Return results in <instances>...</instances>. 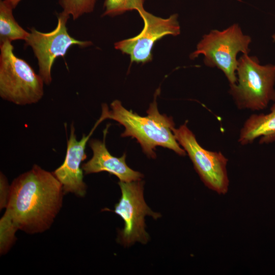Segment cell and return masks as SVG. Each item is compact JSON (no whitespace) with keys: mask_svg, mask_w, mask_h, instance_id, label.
<instances>
[{"mask_svg":"<svg viewBox=\"0 0 275 275\" xmlns=\"http://www.w3.org/2000/svg\"><path fill=\"white\" fill-rule=\"evenodd\" d=\"M64 195L62 185L53 172L35 164L12 182L2 217L16 230L29 234L43 232L59 212Z\"/></svg>","mask_w":275,"mask_h":275,"instance_id":"6da1fadb","label":"cell"},{"mask_svg":"<svg viewBox=\"0 0 275 275\" xmlns=\"http://www.w3.org/2000/svg\"><path fill=\"white\" fill-rule=\"evenodd\" d=\"M159 93L158 88L147 111V116H141L127 110L120 101L115 100L111 103V110L107 111V119L122 125L125 130L121 134V137L136 139L144 153L149 158H156L155 150L157 146L171 149L179 155L184 156L186 152L180 147L172 131L175 127L173 118L160 114L158 110L156 99Z\"/></svg>","mask_w":275,"mask_h":275,"instance_id":"7a4b0ae2","label":"cell"},{"mask_svg":"<svg viewBox=\"0 0 275 275\" xmlns=\"http://www.w3.org/2000/svg\"><path fill=\"white\" fill-rule=\"evenodd\" d=\"M238 62L237 81L229 90L238 108L259 111L275 102V65H261L256 57L248 54Z\"/></svg>","mask_w":275,"mask_h":275,"instance_id":"3957f363","label":"cell"},{"mask_svg":"<svg viewBox=\"0 0 275 275\" xmlns=\"http://www.w3.org/2000/svg\"><path fill=\"white\" fill-rule=\"evenodd\" d=\"M13 50L11 42L0 43V96L16 105L36 103L44 95L43 80Z\"/></svg>","mask_w":275,"mask_h":275,"instance_id":"277c9868","label":"cell"},{"mask_svg":"<svg viewBox=\"0 0 275 275\" xmlns=\"http://www.w3.org/2000/svg\"><path fill=\"white\" fill-rule=\"evenodd\" d=\"M251 42L250 37L244 35L235 23L224 30H212L204 35L190 58L194 59L203 54L206 65L217 67L224 73L230 85L235 84L237 81L235 74L238 64L237 54L239 52L248 54Z\"/></svg>","mask_w":275,"mask_h":275,"instance_id":"5b68a950","label":"cell"},{"mask_svg":"<svg viewBox=\"0 0 275 275\" xmlns=\"http://www.w3.org/2000/svg\"><path fill=\"white\" fill-rule=\"evenodd\" d=\"M121 197L115 206L114 212L124 222V227L118 237V241L124 246L135 242L146 244L149 235L145 230V217L150 216L157 219L159 213L153 211L146 204L143 195L144 182L141 180L118 183Z\"/></svg>","mask_w":275,"mask_h":275,"instance_id":"8992f818","label":"cell"},{"mask_svg":"<svg viewBox=\"0 0 275 275\" xmlns=\"http://www.w3.org/2000/svg\"><path fill=\"white\" fill-rule=\"evenodd\" d=\"M174 136L191 160L195 169L206 187L219 195L228 191V159L221 152L207 150L197 141L186 122L172 129Z\"/></svg>","mask_w":275,"mask_h":275,"instance_id":"52a82bcc","label":"cell"},{"mask_svg":"<svg viewBox=\"0 0 275 275\" xmlns=\"http://www.w3.org/2000/svg\"><path fill=\"white\" fill-rule=\"evenodd\" d=\"M70 15L62 11L58 14L56 28L48 33H43L32 28L24 40L30 46L37 59L39 74L46 85L52 81L51 68L56 59L64 57L68 49L76 45L85 47L92 45L89 41H80L71 37L68 32L67 22Z\"/></svg>","mask_w":275,"mask_h":275,"instance_id":"ba28073f","label":"cell"},{"mask_svg":"<svg viewBox=\"0 0 275 275\" xmlns=\"http://www.w3.org/2000/svg\"><path fill=\"white\" fill-rule=\"evenodd\" d=\"M138 13L144 21L142 31L132 38L116 42L114 47L129 55L131 63L145 64L152 60V50L155 43L166 36L179 35L180 28L177 14L163 18L148 12L144 8Z\"/></svg>","mask_w":275,"mask_h":275,"instance_id":"9c48e42d","label":"cell"},{"mask_svg":"<svg viewBox=\"0 0 275 275\" xmlns=\"http://www.w3.org/2000/svg\"><path fill=\"white\" fill-rule=\"evenodd\" d=\"M108 109L106 104L102 105V113L88 135L83 134L81 139L77 140L75 129L72 123L70 135L67 142V150L63 163L53 173L62 185L65 194L72 193L79 197L85 196L87 185L83 178L81 163L87 157L86 145L99 124L107 119Z\"/></svg>","mask_w":275,"mask_h":275,"instance_id":"30bf717a","label":"cell"},{"mask_svg":"<svg viewBox=\"0 0 275 275\" xmlns=\"http://www.w3.org/2000/svg\"><path fill=\"white\" fill-rule=\"evenodd\" d=\"M109 125L103 130L102 141L92 139L89 145L93 152L92 158L81 166L85 175L107 172L117 176L120 181L131 182L141 180L143 175L130 168L126 163V154L121 157L113 156L106 148V136Z\"/></svg>","mask_w":275,"mask_h":275,"instance_id":"8fae6325","label":"cell"},{"mask_svg":"<svg viewBox=\"0 0 275 275\" xmlns=\"http://www.w3.org/2000/svg\"><path fill=\"white\" fill-rule=\"evenodd\" d=\"M259 138V143L275 142V102L268 114H253L240 129L238 142L242 145L253 143Z\"/></svg>","mask_w":275,"mask_h":275,"instance_id":"7c38bea8","label":"cell"},{"mask_svg":"<svg viewBox=\"0 0 275 275\" xmlns=\"http://www.w3.org/2000/svg\"><path fill=\"white\" fill-rule=\"evenodd\" d=\"M14 9L4 0H0V43L9 41L25 40L29 32L16 21L13 15Z\"/></svg>","mask_w":275,"mask_h":275,"instance_id":"4fadbf2b","label":"cell"},{"mask_svg":"<svg viewBox=\"0 0 275 275\" xmlns=\"http://www.w3.org/2000/svg\"><path fill=\"white\" fill-rule=\"evenodd\" d=\"M145 0H105L102 16L114 17L128 11L138 12L144 9Z\"/></svg>","mask_w":275,"mask_h":275,"instance_id":"5bb4252c","label":"cell"},{"mask_svg":"<svg viewBox=\"0 0 275 275\" xmlns=\"http://www.w3.org/2000/svg\"><path fill=\"white\" fill-rule=\"evenodd\" d=\"M97 0H59L63 12L76 20L82 15L92 12Z\"/></svg>","mask_w":275,"mask_h":275,"instance_id":"9a60e30c","label":"cell"},{"mask_svg":"<svg viewBox=\"0 0 275 275\" xmlns=\"http://www.w3.org/2000/svg\"><path fill=\"white\" fill-rule=\"evenodd\" d=\"M17 231L13 226L8 221L1 218L0 221V252L5 254L11 248L16 240Z\"/></svg>","mask_w":275,"mask_h":275,"instance_id":"2e32d148","label":"cell"},{"mask_svg":"<svg viewBox=\"0 0 275 275\" xmlns=\"http://www.w3.org/2000/svg\"><path fill=\"white\" fill-rule=\"evenodd\" d=\"M10 186L5 175L1 172L0 175V208H6L8 202Z\"/></svg>","mask_w":275,"mask_h":275,"instance_id":"e0dca14e","label":"cell"},{"mask_svg":"<svg viewBox=\"0 0 275 275\" xmlns=\"http://www.w3.org/2000/svg\"><path fill=\"white\" fill-rule=\"evenodd\" d=\"M6 3L14 9L21 0H4Z\"/></svg>","mask_w":275,"mask_h":275,"instance_id":"ac0fdd59","label":"cell"},{"mask_svg":"<svg viewBox=\"0 0 275 275\" xmlns=\"http://www.w3.org/2000/svg\"><path fill=\"white\" fill-rule=\"evenodd\" d=\"M272 38H273V41H275V34H274V35L272 36Z\"/></svg>","mask_w":275,"mask_h":275,"instance_id":"d6986e66","label":"cell"}]
</instances>
